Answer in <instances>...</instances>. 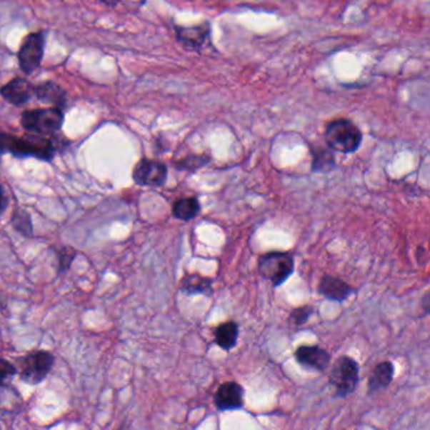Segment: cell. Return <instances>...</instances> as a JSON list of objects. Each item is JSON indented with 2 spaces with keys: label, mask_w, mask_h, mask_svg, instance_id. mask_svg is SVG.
I'll return each mask as SVG.
<instances>
[{
  "label": "cell",
  "mask_w": 430,
  "mask_h": 430,
  "mask_svg": "<svg viewBox=\"0 0 430 430\" xmlns=\"http://www.w3.org/2000/svg\"><path fill=\"white\" fill-rule=\"evenodd\" d=\"M56 153L54 141L44 135L16 136L8 133H0V154H11L14 156H33L42 161H51Z\"/></svg>",
  "instance_id": "cell-1"
},
{
  "label": "cell",
  "mask_w": 430,
  "mask_h": 430,
  "mask_svg": "<svg viewBox=\"0 0 430 430\" xmlns=\"http://www.w3.org/2000/svg\"><path fill=\"white\" fill-rule=\"evenodd\" d=\"M326 143L331 149L350 154L355 153L361 146L362 133L351 120L339 119L331 121L324 131Z\"/></svg>",
  "instance_id": "cell-2"
},
{
  "label": "cell",
  "mask_w": 430,
  "mask_h": 430,
  "mask_svg": "<svg viewBox=\"0 0 430 430\" xmlns=\"http://www.w3.org/2000/svg\"><path fill=\"white\" fill-rule=\"evenodd\" d=\"M65 121L62 109H34L22 114L21 124L23 129L37 135H51L59 133Z\"/></svg>",
  "instance_id": "cell-3"
},
{
  "label": "cell",
  "mask_w": 430,
  "mask_h": 430,
  "mask_svg": "<svg viewBox=\"0 0 430 430\" xmlns=\"http://www.w3.org/2000/svg\"><path fill=\"white\" fill-rule=\"evenodd\" d=\"M359 365L349 356H341L334 361L329 374V382L339 398H346L354 393L359 384Z\"/></svg>",
  "instance_id": "cell-4"
},
{
  "label": "cell",
  "mask_w": 430,
  "mask_h": 430,
  "mask_svg": "<svg viewBox=\"0 0 430 430\" xmlns=\"http://www.w3.org/2000/svg\"><path fill=\"white\" fill-rule=\"evenodd\" d=\"M258 270L260 275L269 280L274 286L285 283L294 271V260L286 253H268L259 259Z\"/></svg>",
  "instance_id": "cell-5"
},
{
  "label": "cell",
  "mask_w": 430,
  "mask_h": 430,
  "mask_svg": "<svg viewBox=\"0 0 430 430\" xmlns=\"http://www.w3.org/2000/svg\"><path fill=\"white\" fill-rule=\"evenodd\" d=\"M21 379L29 385L44 381L54 366V356L46 351H36L18 361Z\"/></svg>",
  "instance_id": "cell-6"
},
{
  "label": "cell",
  "mask_w": 430,
  "mask_h": 430,
  "mask_svg": "<svg viewBox=\"0 0 430 430\" xmlns=\"http://www.w3.org/2000/svg\"><path fill=\"white\" fill-rule=\"evenodd\" d=\"M44 44L46 33L44 31L31 33L24 38L21 49L18 51V62L21 70L26 75H31L41 66L44 59Z\"/></svg>",
  "instance_id": "cell-7"
},
{
  "label": "cell",
  "mask_w": 430,
  "mask_h": 430,
  "mask_svg": "<svg viewBox=\"0 0 430 430\" xmlns=\"http://www.w3.org/2000/svg\"><path fill=\"white\" fill-rule=\"evenodd\" d=\"M167 176V166L153 159H141L133 171L134 182L144 187H161Z\"/></svg>",
  "instance_id": "cell-8"
},
{
  "label": "cell",
  "mask_w": 430,
  "mask_h": 430,
  "mask_svg": "<svg viewBox=\"0 0 430 430\" xmlns=\"http://www.w3.org/2000/svg\"><path fill=\"white\" fill-rule=\"evenodd\" d=\"M214 403L220 411L241 409L244 405V389L237 382H225L217 389Z\"/></svg>",
  "instance_id": "cell-9"
},
{
  "label": "cell",
  "mask_w": 430,
  "mask_h": 430,
  "mask_svg": "<svg viewBox=\"0 0 430 430\" xmlns=\"http://www.w3.org/2000/svg\"><path fill=\"white\" fill-rule=\"evenodd\" d=\"M0 95L14 106H22L34 95V86L22 77H16L0 89Z\"/></svg>",
  "instance_id": "cell-10"
},
{
  "label": "cell",
  "mask_w": 430,
  "mask_h": 430,
  "mask_svg": "<svg viewBox=\"0 0 430 430\" xmlns=\"http://www.w3.org/2000/svg\"><path fill=\"white\" fill-rule=\"evenodd\" d=\"M294 356L298 364L317 371L326 370L331 361V355L329 352L318 346H301L299 349H296Z\"/></svg>",
  "instance_id": "cell-11"
},
{
  "label": "cell",
  "mask_w": 430,
  "mask_h": 430,
  "mask_svg": "<svg viewBox=\"0 0 430 430\" xmlns=\"http://www.w3.org/2000/svg\"><path fill=\"white\" fill-rule=\"evenodd\" d=\"M318 291L329 301H344L355 293V289L344 280L324 275L318 285Z\"/></svg>",
  "instance_id": "cell-12"
},
{
  "label": "cell",
  "mask_w": 430,
  "mask_h": 430,
  "mask_svg": "<svg viewBox=\"0 0 430 430\" xmlns=\"http://www.w3.org/2000/svg\"><path fill=\"white\" fill-rule=\"evenodd\" d=\"M176 32H177V39L179 44H182L186 49L197 51L206 44V39L210 34V29L207 28V24H204L199 27H177Z\"/></svg>",
  "instance_id": "cell-13"
},
{
  "label": "cell",
  "mask_w": 430,
  "mask_h": 430,
  "mask_svg": "<svg viewBox=\"0 0 430 430\" xmlns=\"http://www.w3.org/2000/svg\"><path fill=\"white\" fill-rule=\"evenodd\" d=\"M34 95L39 101L44 102V104H51V105L59 109L65 106L66 101H67L64 89L59 86L57 84L52 82V81H47V82H44V84L34 87Z\"/></svg>",
  "instance_id": "cell-14"
},
{
  "label": "cell",
  "mask_w": 430,
  "mask_h": 430,
  "mask_svg": "<svg viewBox=\"0 0 430 430\" xmlns=\"http://www.w3.org/2000/svg\"><path fill=\"white\" fill-rule=\"evenodd\" d=\"M395 375V367L393 362L384 361L376 365L369 377V389L370 391H377L389 386L393 381Z\"/></svg>",
  "instance_id": "cell-15"
},
{
  "label": "cell",
  "mask_w": 430,
  "mask_h": 430,
  "mask_svg": "<svg viewBox=\"0 0 430 430\" xmlns=\"http://www.w3.org/2000/svg\"><path fill=\"white\" fill-rule=\"evenodd\" d=\"M237 339H239V326L236 323L229 321L216 327L215 342L222 350H232L236 346Z\"/></svg>",
  "instance_id": "cell-16"
},
{
  "label": "cell",
  "mask_w": 430,
  "mask_h": 430,
  "mask_svg": "<svg viewBox=\"0 0 430 430\" xmlns=\"http://www.w3.org/2000/svg\"><path fill=\"white\" fill-rule=\"evenodd\" d=\"M181 291L186 294H209L212 291V280L201 275L191 274L184 276L181 283Z\"/></svg>",
  "instance_id": "cell-17"
},
{
  "label": "cell",
  "mask_w": 430,
  "mask_h": 430,
  "mask_svg": "<svg viewBox=\"0 0 430 430\" xmlns=\"http://www.w3.org/2000/svg\"><path fill=\"white\" fill-rule=\"evenodd\" d=\"M199 199L194 197L181 199L173 204L172 214L178 220L189 221L199 215Z\"/></svg>",
  "instance_id": "cell-18"
},
{
  "label": "cell",
  "mask_w": 430,
  "mask_h": 430,
  "mask_svg": "<svg viewBox=\"0 0 430 430\" xmlns=\"http://www.w3.org/2000/svg\"><path fill=\"white\" fill-rule=\"evenodd\" d=\"M334 167V153L327 149L319 148L313 151V171L316 172H329Z\"/></svg>",
  "instance_id": "cell-19"
},
{
  "label": "cell",
  "mask_w": 430,
  "mask_h": 430,
  "mask_svg": "<svg viewBox=\"0 0 430 430\" xmlns=\"http://www.w3.org/2000/svg\"><path fill=\"white\" fill-rule=\"evenodd\" d=\"M11 222H13V226L16 227V231L21 232L24 236H32V222H31L27 212L16 211L11 217Z\"/></svg>",
  "instance_id": "cell-20"
},
{
  "label": "cell",
  "mask_w": 430,
  "mask_h": 430,
  "mask_svg": "<svg viewBox=\"0 0 430 430\" xmlns=\"http://www.w3.org/2000/svg\"><path fill=\"white\" fill-rule=\"evenodd\" d=\"M210 158L206 156H187L186 159L179 161L177 164L178 169H199L204 167Z\"/></svg>",
  "instance_id": "cell-21"
},
{
  "label": "cell",
  "mask_w": 430,
  "mask_h": 430,
  "mask_svg": "<svg viewBox=\"0 0 430 430\" xmlns=\"http://www.w3.org/2000/svg\"><path fill=\"white\" fill-rule=\"evenodd\" d=\"M312 306H301L296 308L291 314V322L294 323L296 326H301L308 321L309 316L312 314Z\"/></svg>",
  "instance_id": "cell-22"
},
{
  "label": "cell",
  "mask_w": 430,
  "mask_h": 430,
  "mask_svg": "<svg viewBox=\"0 0 430 430\" xmlns=\"http://www.w3.org/2000/svg\"><path fill=\"white\" fill-rule=\"evenodd\" d=\"M18 370L6 359H0V385H3L9 377L14 376Z\"/></svg>",
  "instance_id": "cell-23"
},
{
  "label": "cell",
  "mask_w": 430,
  "mask_h": 430,
  "mask_svg": "<svg viewBox=\"0 0 430 430\" xmlns=\"http://www.w3.org/2000/svg\"><path fill=\"white\" fill-rule=\"evenodd\" d=\"M75 250L70 248H64L59 250V270L65 271L70 268L71 263L74 261L75 258Z\"/></svg>",
  "instance_id": "cell-24"
},
{
  "label": "cell",
  "mask_w": 430,
  "mask_h": 430,
  "mask_svg": "<svg viewBox=\"0 0 430 430\" xmlns=\"http://www.w3.org/2000/svg\"><path fill=\"white\" fill-rule=\"evenodd\" d=\"M8 204H9V199H8V196H6V191H4V187L0 186V215L6 210Z\"/></svg>",
  "instance_id": "cell-25"
},
{
  "label": "cell",
  "mask_w": 430,
  "mask_h": 430,
  "mask_svg": "<svg viewBox=\"0 0 430 430\" xmlns=\"http://www.w3.org/2000/svg\"><path fill=\"white\" fill-rule=\"evenodd\" d=\"M99 1H101V3L109 6H118L119 3H120V0H99Z\"/></svg>",
  "instance_id": "cell-26"
},
{
  "label": "cell",
  "mask_w": 430,
  "mask_h": 430,
  "mask_svg": "<svg viewBox=\"0 0 430 430\" xmlns=\"http://www.w3.org/2000/svg\"><path fill=\"white\" fill-rule=\"evenodd\" d=\"M6 299H4V298H3V296H1V294H0V311H3V309H6Z\"/></svg>",
  "instance_id": "cell-27"
}]
</instances>
